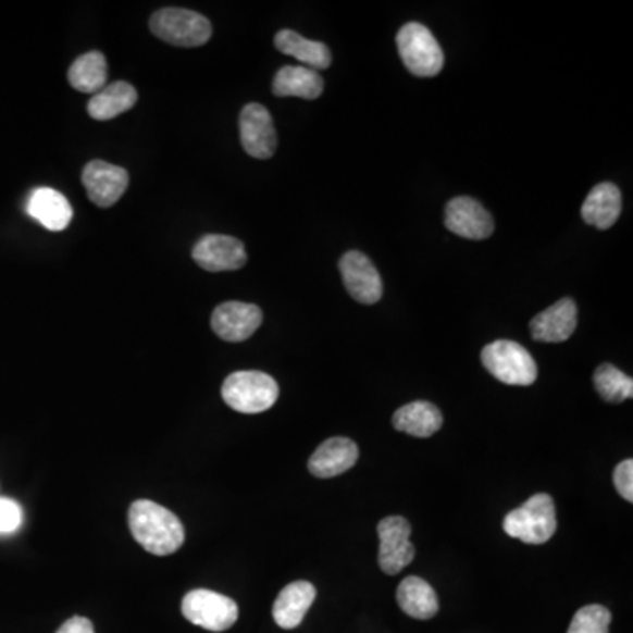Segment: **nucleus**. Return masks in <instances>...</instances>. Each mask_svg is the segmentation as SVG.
Instances as JSON below:
<instances>
[{
	"label": "nucleus",
	"mask_w": 633,
	"mask_h": 633,
	"mask_svg": "<svg viewBox=\"0 0 633 633\" xmlns=\"http://www.w3.org/2000/svg\"><path fill=\"white\" fill-rule=\"evenodd\" d=\"M129 528L139 546L150 555H173L184 546V523L156 501H134L129 509Z\"/></svg>",
	"instance_id": "f257e3e1"
},
{
	"label": "nucleus",
	"mask_w": 633,
	"mask_h": 633,
	"mask_svg": "<svg viewBox=\"0 0 633 633\" xmlns=\"http://www.w3.org/2000/svg\"><path fill=\"white\" fill-rule=\"evenodd\" d=\"M558 528L556 507L551 496L538 493L524 501L519 509L512 510L504 519V532L509 537L524 544H546L551 541Z\"/></svg>",
	"instance_id": "f03ea898"
},
{
	"label": "nucleus",
	"mask_w": 633,
	"mask_h": 633,
	"mask_svg": "<svg viewBox=\"0 0 633 633\" xmlns=\"http://www.w3.org/2000/svg\"><path fill=\"white\" fill-rule=\"evenodd\" d=\"M222 398L236 412H266L278 399V384L268 373H231L222 386Z\"/></svg>",
	"instance_id": "7ed1b4c3"
},
{
	"label": "nucleus",
	"mask_w": 633,
	"mask_h": 633,
	"mask_svg": "<svg viewBox=\"0 0 633 633\" xmlns=\"http://www.w3.org/2000/svg\"><path fill=\"white\" fill-rule=\"evenodd\" d=\"M482 364L507 386H532L537 381V363L523 345L496 340L482 349Z\"/></svg>",
	"instance_id": "20e7f679"
},
{
	"label": "nucleus",
	"mask_w": 633,
	"mask_h": 633,
	"mask_svg": "<svg viewBox=\"0 0 633 633\" xmlns=\"http://www.w3.org/2000/svg\"><path fill=\"white\" fill-rule=\"evenodd\" d=\"M399 57L407 70L419 78H433L444 67V50L430 28L418 22L404 25L396 36Z\"/></svg>",
	"instance_id": "39448f33"
},
{
	"label": "nucleus",
	"mask_w": 633,
	"mask_h": 633,
	"mask_svg": "<svg viewBox=\"0 0 633 633\" xmlns=\"http://www.w3.org/2000/svg\"><path fill=\"white\" fill-rule=\"evenodd\" d=\"M150 30L161 41L182 48L202 47L211 37L210 20L196 11L179 8L157 11L150 20Z\"/></svg>",
	"instance_id": "423d86ee"
},
{
	"label": "nucleus",
	"mask_w": 633,
	"mask_h": 633,
	"mask_svg": "<svg viewBox=\"0 0 633 633\" xmlns=\"http://www.w3.org/2000/svg\"><path fill=\"white\" fill-rule=\"evenodd\" d=\"M182 612L185 620L210 630V632H225L238 621V606L233 598L211 589H194L185 595L182 601Z\"/></svg>",
	"instance_id": "0eeeda50"
},
{
	"label": "nucleus",
	"mask_w": 633,
	"mask_h": 633,
	"mask_svg": "<svg viewBox=\"0 0 633 633\" xmlns=\"http://www.w3.org/2000/svg\"><path fill=\"white\" fill-rule=\"evenodd\" d=\"M378 542H381V551H378V563L381 569L389 575H396L409 567L415 556L410 533L412 526L409 521L399 516L382 519L378 523Z\"/></svg>",
	"instance_id": "6e6552de"
},
{
	"label": "nucleus",
	"mask_w": 633,
	"mask_h": 633,
	"mask_svg": "<svg viewBox=\"0 0 633 633\" xmlns=\"http://www.w3.org/2000/svg\"><path fill=\"white\" fill-rule=\"evenodd\" d=\"M342 281L356 301L375 305L381 301L384 285L373 262L358 250H350L340 259Z\"/></svg>",
	"instance_id": "1a4fd4ad"
},
{
	"label": "nucleus",
	"mask_w": 633,
	"mask_h": 633,
	"mask_svg": "<svg viewBox=\"0 0 633 633\" xmlns=\"http://www.w3.org/2000/svg\"><path fill=\"white\" fill-rule=\"evenodd\" d=\"M239 138L253 159H270L276 150V133L270 111L258 102L245 105L239 115Z\"/></svg>",
	"instance_id": "9d476101"
},
{
	"label": "nucleus",
	"mask_w": 633,
	"mask_h": 633,
	"mask_svg": "<svg viewBox=\"0 0 633 633\" xmlns=\"http://www.w3.org/2000/svg\"><path fill=\"white\" fill-rule=\"evenodd\" d=\"M83 185L90 201L99 208L116 204L129 187V173L120 165L104 161L88 162L83 170Z\"/></svg>",
	"instance_id": "9b49d317"
},
{
	"label": "nucleus",
	"mask_w": 633,
	"mask_h": 633,
	"mask_svg": "<svg viewBox=\"0 0 633 633\" xmlns=\"http://www.w3.org/2000/svg\"><path fill=\"white\" fill-rule=\"evenodd\" d=\"M261 324V308L241 301L219 305L211 315V327L215 335L231 344L248 340Z\"/></svg>",
	"instance_id": "f8f14e48"
},
{
	"label": "nucleus",
	"mask_w": 633,
	"mask_h": 633,
	"mask_svg": "<svg viewBox=\"0 0 633 633\" xmlns=\"http://www.w3.org/2000/svg\"><path fill=\"white\" fill-rule=\"evenodd\" d=\"M193 259L198 266L210 273L236 271L247 264V250L233 236L207 235L194 247Z\"/></svg>",
	"instance_id": "ddd939ff"
},
{
	"label": "nucleus",
	"mask_w": 633,
	"mask_h": 633,
	"mask_svg": "<svg viewBox=\"0 0 633 633\" xmlns=\"http://www.w3.org/2000/svg\"><path fill=\"white\" fill-rule=\"evenodd\" d=\"M446 225L450 233L467 239H486L495 231L492 213L467 196L447 202Z\"/></svg>",
	"instance_id": "4468645a"
},
{
	"label": "nucleus",
	"mask_w": 633,
	"mask_h": 633,
	"mask_svg": "<svg viewBox=\"0 0 633 633\" xmlns=\"http://www.w3.org/2000/svg\"><path fill=\"white\" fill-rule=\"evenodd\" d=\"M578 326V307L574 299L564 298L556 301L553 307L538 313L532 322L533 340L546 342V344H560L569 340L574 335Z\"/></svg>",
	"instance_id": "2eb2a0df"
},
{
	"label": "nucleus",
	"mask_w": 633,
	"mask_h": 633,
	"mask_svg": "<svg viewBox=\"0 0 633 633\" xmlns=\"http://www.w3.org/2000/svg\"><path fill=\"white\" fill-rule=\"evenodd\" d=\"M27 213L53 233L64 231L73 221V208L64 194L55 188H34L27 199Z\"/></svg>",
	"instance_id": "dca6fc26"
},
{
	"label": "nucleus",
	"mask_w": 633,
	"mask_h": 633,
	"mask_svg": "<svg viewBox=\"0 0 633 633\" xmlns=\"http://www.w3.org/2000/svg\"><path fill=\"white\" fill-rule=\"evenodd\" d=\"M359 458V449L350 438H330L322 442L308 461V470L319 479H331L352 469Z\"/></svg>",
	"instance_id": "f3484780"
},
{
	"label": "nucleus",
	"mask_w": 633,
	"mask_h": 633,
	"mask_svg": "<svg viewBox=\"0 0 633 633\" xmlns=\"http://www.w3.org/2000/svg\"><path fill=\"white\" fill-rule=\"evenodd\" d=\"M623 208L620 188L615 184H598L584 199L581 215L586 224L606 231L618 222Z\"/></svg>",
	"instance_id": "a211bd4d"
},
{
	"label": "nucleus",
	"mask_w": 633,
	"mask_h": 633,
	"mask_svg": "<svg viewBox=\"0 0 633 633\" xmlns=\"http://www.w3.org/2000/svg\"><path fill=\"white\" fill-rule=\"evenodd\" d=\"M316 592L313 584L307 581H296L285 586L276 597L273 606V618L281 629L293 630L305 620L308 609L315 600Z\"/></svg>",
	"instance_id": "6ab92c4d"
},
{
	"label": "nucleus",
	"mask_w": 633,
	"mask_h": 633,
	"mask_svg": "<svg viewBox=\"0 0 633 633\" xmlns=\"http://www.w3.org/2000/svg\"><path fill=\"white\" fill-rule=\"evenodd\" d=\"M324 90V79L316 71L303 65H285L273 79V94L278 97L319 99Z\"/></svg>",
	"instance_id": "aec40b11"
},
{
	"label": "nucleus",
	"mask_w": 633,
	"mask_h": 633,
	"mask_svg": "<svg viewBox=\"0 0 633 633\" xmlns=\"http://www.w3.org/2000/svg\"><path fill=\"white\" fill-rule=\"evenodd\" d=\"M275 47L284 55L294 57L303 64V67L316 71V73L321 70H327L331 65V51L324 42L310 41L294 30L285 28L276 34Z\"/></svg>",
	"instance_id": "412c9836"
},
{
	"label": "nucleus",
	"mask_w": 633,
	"mask_h": 633,
	"mask_svg": "<svg viewBox=\"0 0 633 633\" xmlns=\"http://www.w3.org/2000/svg\"><path fill=\"white\" fill-rule=\"evenodd\" d=\"M393 424L398 432L409 433L419 438L435 435L444 424L440 410L430 401H412L396 410Z\"/></svg>",
	"instance_id": "4be33fe9"
},
{
	"label": "nucleus",
	"mask_w": 633,
	"mask_h": 633,
	"mask_svg": "<svg viewBox=\"0 0 633 633\" xmlns=\"http://www.w3.org/2000/svg\"><path fill=\"white\" fill-rule=\"evenodd\" d=\"M138 101L136 88L127 82L111 83L108 87L102 88L101 92L88 101V115L99 122L115 119L125 111L133 110L134 104Z\"/></svg>",
	"instance_id": "5701e85b"
},
{
	"label": "nucleus",
	"mask_w": 633,
	"mask_h": 633,
	"mask_svg": "<svg viewBox=\"0 0 633 633\" xmlns=\"http://www.w3.org/2000/svg\"><path fill=\"white\" fill-rule=\"evenodd\" d=\"M396 598L405 615L415 620H430L438 612V597L435 589L424 579L415 578V575L401 581Z\"/></svg>",
	"instance_id": "b1692460"
},
{
	"label": "nucleus",
	"mask_w": 633,
	"mask_h": 633,
	"mask_svg": "<svg viewBox=\"0 0 633 633\" xmlns=\"http://www.w3.org/2000/svg\"><path fill=\"white\" fill-rule=\"evenodd\" d=\"M71 87L82 94L101 92L108 79V64L101 51H88L85 55L74 60L70 67Z\"/></svg>",
	"instance_id": "393cba45"
},
{
	"label": "nucleus",
	"mask_w": 633,
	"mask_h": 633,
	"mask_svg": "<svg viewBox=\"0 0 633 633\" xmlns=\"http://www.w3.org/2000/svg\"><path fill=\"white\" fill-rule=\"evenodd\" d=\"M598 395L609 404H621L633 396L632 376L624 375L621 370L612 364H601L593 375Z\"/></svg>",
	"instance_id": "a878e982"
},
{
	"label": "nucleus",
	"mask_w": 633,
	"mask_h": 633,
	"mask_svg": "<svg viewBox=\"0 0 633 633\" xmlns=\"http://www.w3.org/2000/svg\"><path fill=\"white\" fill-rule=\"evenodd\" d=\"M610 612L604 606H586L578 610L567 633H609Z\"/></svg>",
	"instance_id": "bb28decb"
},
{
	"label": "nucleus",
	"mask_w": 633,
	"mask_h": 633,
	"mask_svg": "<svg viewBox=\"0 0 633 633\" xmlns=\"http://www.w3.org/2000/svg\"><path fill=\"white\" fill-rule=\"evenodd\" d=\"M24 512L16 501L0 498V533H13L18 530Z\"/></svg>",
	"instance_id": "cd10ccee"
},
{
	"label": "nucleus",
	"mask_w": 633,
	"mask_h": 633,
	"mask_svg": "<svg viewBox=\"0 0 633 633\" xmlns=\"http://www.w3.org/2000/svg\"><path fill=\"white\" fill-rule=\"evenodd\" d=\"M616 489L623 496L624 500H633V461L624 459L615 470Z\"/></svg>",
	"instance_id": "c85d7f7f"
},
{
	"label": "nucleus",
	"mask_w": 633,
	"mask_h": 633,
	"mask_svg": "<svg viewBox=\"0 0 633 633\" xmlns=\"http://www.w3.org/2000/svg\"><path fill=\"white\" fill-rule=\"evenodd\" d=\"M57 633H96V630H94L92 621L82 618V616H74L71 620L65 621Z\"/></svg>",
	"instance_id": "c756f323"
}]
</instances>
